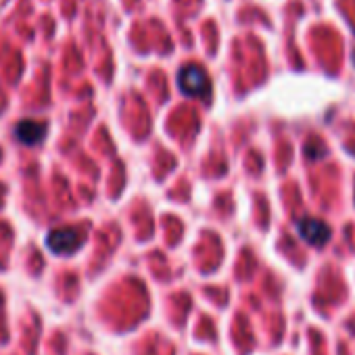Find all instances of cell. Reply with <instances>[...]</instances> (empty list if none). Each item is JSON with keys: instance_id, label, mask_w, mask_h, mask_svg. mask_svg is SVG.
I'll return each instance as SVG.
<instances>
[{"instance_id": "2", "label": "cell", "mask_w": 355, "mask_h": 355, "mask_svg": "<svg viewBox=\"0 0 355 355\" xmlns=\"http://www.w3.org/2000/svg\"><path fill=\"white\" fill-rule=\"evenodd\" d=\"M82 243H84V236L76 228H57V230H51L46 236V247L55 255H71L82 247Z\"/></svg>"}, {"instance_id": "3", "label": "cell", "mask_w": 355, "mask_h": 355, "mask_svg": "<svg viewBox=\"0 0 355 355\" xmlns=\"http://www.w3.org/2000/svg\"><path fill=\"white\" fill-rule=\"evenodd\" d=\"M297 232H299V236H301L307 245H311V247H324V245L330 241V236H332L330 226L324 224L322 220H313V218L301 220V222L297 224Z\"/></svg>"}, {"instance_id": "1", "label": "cell", "mask_w": 355, "mask_h": 355, "mask_svg": "<svg viewBox=\"0 0 355 355\" xmlns=\"http://www.w3.org/2000/svg\"><path fill=\"white\" fill-rule=\"evenodd\" d=\"M178 86L187 96H207L211 90L209 76L199 65H189L178 73Z\"/></svg>"}, {"instance_id": "4", "label": "cell", "mask_w": 355, "mask_h": 355, "mask_svg": "<svg viewBox=\"0 0 355 355\" xmlns=\"http://www.w3.org/2000/svg\"><path fill=\"white\" fill-rule=\"evenodd\" d=\"M44 130H46V128H44V123L28 119V121L17 123V128H15V136H17V140H19V142H24V144H38V142L44 138Z\"/></svg>"}]
</instances>
